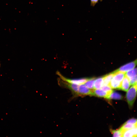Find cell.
I'll return each instance as SVG.
<instances>
[{"mask_svg": "<svg viewBox=\"0 0 137 137\" xmlns=\"http://www.w3.org/2000/svg\"><path fill=\"white\" fill-rule=\"evenodd\" d=\"M137 84L133 85L127 92L126 97L127 102L130 107H133L137 96Z\"/></svg>", "mask_w": 137, "mask_h": 137, "instance_id": "6da1fadb", "label": "cell"}, {"mask_svg": "<svg viewBox=\"0 0 137 137\" xmlns=\"http://www.w3.org/2000/svg\"><path fill=\"white\" fill-rule=\"evenodd\" d=\"M57 74L60 76L61 79L63 81L70 83L77 84L79 85L84 84L88 80V79L87 78H81L79 79H70L63 76L58 71L57 72Z\"/></svg>", "mask_w": 137, "mask_h": 137, "instance_id": "7a4b0ae2", "label": "cell"}, {"mask_svg": "<svg viewBox=\"0 0 137 137\" xmlns=\"http://www.w3.org/2000/svg\"><path fill=\"white\" fill-rule=\"evenodd\" d=\"M94 90H90L84 84L79 85L77 97L83 96L87 95L91 96Z\"/></svg>", "mask_w": 137, "mask_h": 137, "instance_id": "3957f363", "label": "cell"}, {"mask_svg": "<svg viewBox=\"0 0 137 137\" xmlns=\"http://www.w3.org/2000/svg\"><path fill=\"white\" fill-rule=\"evenodd\" d=\"M137 64V61L130 62L121 67L119 69L116 71L126 73L128 71L134 69Z\"/></svg>", "mask_w": 137, "mask_h": 137, "instance_id": "277c9868", "label": "cell"}, {"mask_svg": "<svg viewBox=\"0 0 137 137\" xmlns=\"http://www.w3.org/2000/svg\"><path fill=\"white\" fill-rule=\"evenodd\" d=\"M91 96H94L101 97H104L107 99L109 96L105 92L100 89H94Z\"/></svg>", "mask_w": 137, "mask_h": 137, "instance_id": "5b68a950", "label": "cell"}, {"mask_svg": "<svg viewBox=\"0 0 137 137\" xmlns=\"http://www.w3.org/2000/svg\"><path fill=\"white\" fill-rule=\"evenodd\" d=\"M125 76L119 89L127 92L128 91L130 85L128 78Z\"/></svg>", "mask_w": 137, "mask_h": 137, "instance_id": "8992f818", "label": "cell"}, {"mask_svg": "<svg viewBox=\"0 0 137 137\" xmlns=\"http://www.w3.org/2000/svg\"><path fill=\"white\" fill-rule=\"evenodd\" d=\"M122 137H137V127L122 132Z\"/></svg>", "mask_w": 137, "mask_h": 137, "instance_id": "52a82bcc", "label": "cell"}, {"mask_svg": "<svg viewBox=\"0 0 137 137\" xmlns=\"http://www.w3.org/2000/svg\"><path fill=\"white\" fill-rule=\"evenodd\" d=\"M114 72V75L112 79L117 81L122 82L125 76V73L116 71Z\"/></svg>", "mask_w": 137, "mask_h": 137, "instance_id": "ba28073f", "label": "cell"}, {"mask_svg": "<svg viewBox=\"0 0 137 137\" xmlns=\"http://www.w3.org/2000/svg\"><path fill=\"white\" fill-rule=\"evenodd\" d=\"M95 81L94 89H101L103 84V77L98 78L95 80Z\"/></svg>", "mask_w": 137, "mask_h": 137, "instance_id": "9c48e42d", "label": "cell"}, {"mask_svg": "<svg viewBox=\"0 0 137 137\" xmlns=\"http://www.w3.org/2000/svg\"><path fill=\"white\" fill-rule=\"evenodd\" d=\"M114 75V72L107 74L103 77V85H109Z\"/></svg>", "mask_w": 137, "mask_h": 137, "instance_id": "30bf717a", "label": "cell"}, {"mask_svg": "<svg viewBox=\"0 0 137 137\" xmlns=\"http://www.w3.org/2000/svg\"><path fill=\"white\" fill-rule=\"evenodd\" d=\"M122 82L116 81L112 79L109 85L111 89H119L120 87Z\"/></svg>", "mask_w": 137, "mask_h": 137, "instance_id": "8fae6325", "label": "cell"}, {"mask_svg": "<svg viewBox=\"0 0 137 137\" xmlns=\"http://www.w3.org/2000/svg\"><path fill=\"white\" fill-rule=\"evenodd\" d=\"M123 98V96L118 92H112L107 99L120 100Z\"/></svg>", "mask_w": 137, "mask_h": 137, "instance_id": "7c38bea8", "label": "cell"}, {"mask_svg": "<svg viewBox=\"0 0 137 137\" xmlns=\"http://www.w3.org/2000/svg\"><path fill=\"white\" fill-rule=\"evenodd\" d=\"M137 127V124H133L130 123H125L122 126L120 129L122 132L129 130Z\"/></svg>", "mask_w": 137, "mask_h": 137, "instance_id": "4fadbf2b", "label": "cell"}, {"mask_svg": "<svg viewBox=\"0 0 137 137\" xmlns=\"http://www.w3.org/2000/svg\"><path fill=\"white\" fill-rule=\"evenodd\" d=\"M137 69L136 68H135L133 70L128 71L125 74V75L128 78L130 81L137 75Z\"/></svg>", "mask_w": 137, "mask_h": 137, "instance_id": "5bb4252c", "label": "cell"}, {"mask_svg": "<svg viewBox=\"0 0 137 137\" xmlns=\"http://www.w3.org/2000/svg\"><path fill=\"white\" fill-rule=\"evenodd\" d=\"M95 80V78L89 79L85 83V85L89 89L91 90H93L94 89V84Z\"/></svg>", "mask_w": 137, "mask_h": 137, "instance_id": "9a60e30c", "label": "cell"}, {"mask_svg": "<svg viewBox=\"0 0 137 137\" xmlns=\"http://www.w3.org/2000/svg\"><path fill=\"white\" fill-rule=\"evenodd\" d=\"M101 89L102 90L106 92L109 96L113 92L111 88L109 85H103Z\"/></svg>", "mask_w": 137, "mask_h": 137, "instance_id": "2e32d148", "label": "cell"}, {"mask_svg": "<svg viewBox=\"0 0 137 137\" xmlns=\"http://www.w3.org/2000/svg\"><path fill=\"white\" fill-rule=\"evenodd\" d=\"M110 131L113 137H122V132L120 129L116 130H111Z\"/></svg>", "mask_w": 137, "mask_h": 137, "instance_id": "e0dca14e", "label": "cell"}, {"mask_svg": "<svg viewBox=\"0 0 137 137\" xmlns=\"http://www.w3.org/2000/svg\"><path fill=\"white\" fill-rule=\"evenodd\" d=\"M125 123L136 124H137V120L136 119H131L126 121Z\"/></svg>", "mask_w": 137, "mask_h": 137, "instance_id": "ac0fdd59", "label": "cell"}, {"mask_svg": "<svg viewBox=\"0 0 137 137\" xmlns=\"http://www.w3.org/2000/svg\"><path fill=\"white\" fill-rule=\"evenodd\" d=\"M137 75L133 78V79L130 81V85H134L137 84Z\"/></svg>", "mask_w": 137, "mask_h": 137, "instance_id": "d6986e66", "label": "cell"}, {"mask_svg": "<svg viewBox=\"0 0 137 137\" xmlns=\"http://www.w3.org/2000/svg\"><path fill=\"white\" fill-rule=\"evenodd\" d=\"M101 0H90V5L91 6L94 7L95 5L99 2Z\"/></svg>", "mask_w": 137, "mask_h": 137, "instance_id": "ffe728a7", "label": "cell"}]
</instances>
